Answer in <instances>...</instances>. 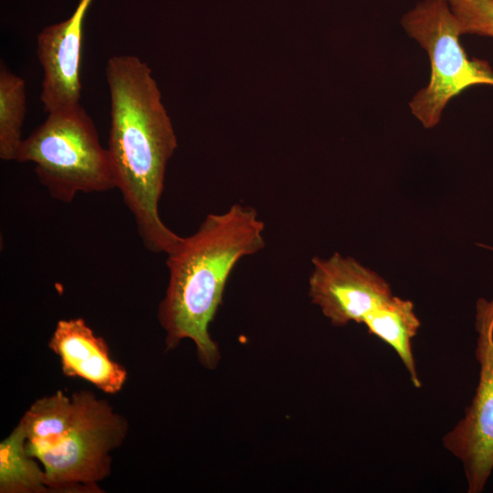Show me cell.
Instances as JSON below:
<instances>
[{"label":"cell","instance_id":"cell-8","mask_svg":"<svg viewBox=\"0 0 493 493\" xmlns=\"http://www.w3.org/2000/svg\"><path fill=\"white\" fill-rule=\"evenodd\" d=\"M91 0H80L63 22L37 35V58L43 68L40 101L47 113L80 103L83 22Z\"/></svg>","mask_w":493,"mask_h":493},{"label":"cell","instance_id":"cell-6","mask_svg":"<svg viewBox=\"0 0 493 493\" xmlns=\"http://www.w3.org/2000/svg\"><path fill=\"white\" fill-rule=\"evenodd\" d=\"M475 328L478 383L464 417L443 446L463 465L468 493L482 492L493 471V297L477 299Z\"/></svg>","mask_w":493,"mask_h":493},{"label":"cell","instance_id":"cell-7","mask_svg":"<svg viewBox=\"0 0 493 493\" xmlns=\"http://www.w3.org/2000/svg\"><path fill=\"white\" fill-rule=\"evenodd\" d=\"M309 296L332 325L341 327L362 323L393 293L376 272L336 252L328 258H312Z\"/></svg>","mask_w":493,"mask_h":493},{"label":"cell","instance_id":"cell-4","mask_svg":"<svg viewBox=\"0 0 493 493\" xmlns=\"http://www.w3.org/2000/svg\"><path fill=\"white\" fill-rule=\"evenodd\" d=\"M16 161L32 163L38 182L64 204L79 194L116 189L108 149L80 103L48 112L23 140Z\"/></svg>","mask_w":493,"mask_h":493},{"label":"cell","instance_id":"cell-3","mask_svg":"<svg viewBox=\"0 0 493 493\" xmlns=\"http://www.w3.org/2000/svg\"><path fill=\"white\" fill-rule=\"evenodd\" d=\"M26 453L42 466L53 493H100L111 469L110 453L129 424L105 399L82 390L36 400L21 417Z\"/></svg>","mask_w":493,"mask_h":493},{"label":"cell","instance_id":"cell-11","mask_svg":"<svg viewBox=\"0 0 493 493\" xmlns=\"http://www.w3.org/2000/svg\"><path fill=\"white\" fill-rule=\"evenodd\" d=\"M41 464L26 450L18 422L0 443V493H50Z\"/></svg>","mask_w":493,"mask_h":493},{"label":"cell","instance_id":"cell-9","mask_svg":"<svg viewBox=\"0 0 493 493\" xmlns=\"http://www.w3.org/2000/svg\"><path fill=\"white\" fill-rule=\"evenodd\" d=\"M47 347L65 376L81 378L105 393H119L127 381L125 367L111 358L105 340L82 318L59 320Z\"/></svg>","mask_w":493,"mask_h":493},{"label":"cell","instance_id":"cell-14","mask_svg":"<svg viewBox=\"0 0 493 493\" xmlns=\"http://www.w3.org/2000/svg\"><path fill=\"white\" fill-rule=\"evenodd\" d=\"M479 246H483V247H485V248H488V249L493 250V247H492V246H486V245H482V244H480Z\"/></svg>","mask_w":493,"mask_h":493},{"label":"cell","instance_id":"cell-15","mask_svg":"<svg viewBox=\"0 0 493 493\" xmlns=\"http://www.w3.org/2000/svg\"><path fill=\"white\" fill-rule=\"evenodd\" d=\"M493 1V0H492Z\"/></svg>","mask_w":493,"mask_h":493},{"label":"cell","instance_id":"cell-10","mask_svg":"<svg viewBox=\"0 0 493 493\" xmlns=\"http://www.w3.org/2000/svg\"><path fill=\"white\" fill-rule=\"evenodd\" d=\"M362 323L370 334L393 349L408 372L413 385L420 388L422 383L412 351V340L421 323L414 303L393 295L368 314Z\"/></svg>","mask_w":493,"mask_h":493},{"label":"cell","instance_id":"cell-12","mask_svg":"<svg viewBox=\"0 0 493 493\" xmlns=\"http://www.w3.org/2000/svg\"><path fill=\"white\" fill-rule=\"evenodd\" d=\"M26 113V91L24 79L0 67V158L16 161L23 142L22 128Z\"/></svg>","mask_w":493,"mask_h":493},{"label":"cell","instance_id":"cell-1","mask_svg":"<svg viewBox=\"0 0 493 493\" xmlns=\"http://www.w3.org/2000/svg\"><path fill=\"white\" fill-rule=\"evenodd\" d=\"M105 74L110 100L107 149L116 188L145 248L168 255L183 238L159 214L166 167L177 148L172 121L152 69L138 57H110Z\"/></svg>","mask_w":493,"mask_h":493},{"label":"cell","instance_id":"cell-2","mask_svg":"<svg viewBox=\"0 0 493 493\" xmlns=\"http://www.w3.org/2000/svg\"><path fill=\"white\" fill-rule=\"evenodd\" d=\"M264 232L257 211L236 203L225 212L208 214L194 234L166 255L169 279L157 309L166 351L190 340L204 367L217 366L220 351L210 324L234 267L265 247Z\"/></svg>","mask_w":493,"mask_h":493},{"label":"cell","instance_id":"cell-5","mask_svg":"<svg viewBox=\"0 0 493 493\" xmlns=\"http://www.w3.org/2000/svg\"><path fill=\"white\" fill-rule=\"evenodd\" d=\"M406 34L426 51L431 66L428 84L409 102L412 114L425 129L436 126L450 100L476 85L493 87L487 61L468 58L460 43V25L448 0H422L401 18Z\"/></svg>","mask_w":493,"mask_h":493},{"label":"cell","instance_id":"cell-13","mask_svg":"<svg viewBox=\"0 0 493 493\" xmlns=\"http://www.w3.org/2000/svg\"><path fill=\"white\" fill-rule=\"evenodd\" d=\"M456 16L461 34L493 37L492 0H448Z\"/></svg>","mask_w":493,"mask_h":493}]
</instances>
